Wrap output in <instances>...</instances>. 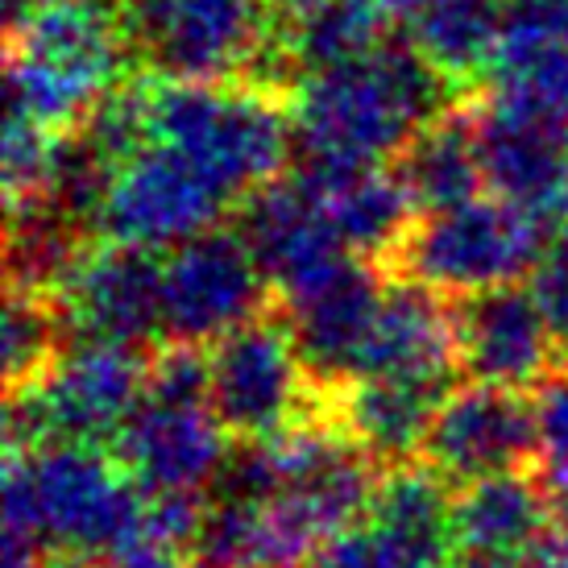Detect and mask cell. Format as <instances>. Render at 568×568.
Here are the masks:
<instances>
[{
  "mask_svg": "<svg viewBox=\"0 0 568 568\" xmlns=\"http://www.w3.org/2000/svg\"><path fill=\"white\" fill-rule=\"evenodd\" d=\"M410 42H382L357 63L303 75L291 92L295 154L307 171H362L403 154V145L457 104Z\"/></svg>",
  "mask_w": 568,
  "mask_h": 568,
  "instance_id": "6da1fadb",
  "label": "cell"
},
{
  "mask_svg": "<svg viewBox=\"0 0 568 568\" xmlns=\"http://www.w3.org/2000/svg\"><path fill=\"white\" fill-rule=\"evenodd\" d=\"M4 523L67 560H112L150 544V498L116 457L88 444H47L4 460Z\"/></svg>",
  "mask_w": 568,
  "mask_h": 568,
  "instance_id": "7a4b0ae2",
  "label": "cell"
},
{
  "mask_svg": "<svg viewBox=\"0 0 568 568\" xmlns=\"http://www.w3.org/2000/svg\"><path fill=\"white\" fill-rule=\"evenodd\" d=\"M283 30L278 0H129L121 17L129 54L166 83H250L274 95L303 80Z\"/></svg>",
  "mask_w": 568,
  "mask_h": 568,
  "instance_id": "3957f363",
  "label": "cell"
},
{
  "mask_svg": "<svg viewBox=\"0 0 568 568\" xmlns=\"http://www.w3.org/2000/svg\"><path fill=\"white\" fill-rule=\"evenodd\" d=\"M125 33L80 0H50L9 26V112L75 133L125 80Z\"/></svg>",
  "mask_w": 568,
  "mask_h": 568,
  "instance_id": "277c9868",
  "label": "cell"
},
{
  "mask_svg": "<svg viewBox=\"0 0 568 568\" xmlns=\"http://www.w3.org/2000/svg\"><path fill=\"white\" fill-rule=\"evenodd\" d=\"M154 138L204 162L241 204L283 179L295 150L291 109L250 83H162L154 88Z\"/></svg>",
  "mask_w": 568,
  "mask_h": 568,
  "instance_id": "5b68a950",
  "label": "cell"
},
{
  "mask_svg": "<svg viewBox=\"0 0 568 568\" xmlns=\"http://www.w3.org/2000/svg\"><path fill=\"white\" fill-rule=\"evenodd\" d=\"M150 362L129 345L75 341L59 353L47 374L4 403V440L9 453H38L47 444H88L100 448L116 440L121 427L142 407Z\"/></svg>",
  "mask_w": 568,
  "mask_h": 568,
  "instance_id": "8992f818",
  "label": "cell"
},
{
  "mask_svg": "<svg viewBox=\"0 0 568 568\" xmlns=\"http://www.w3.org/2000/svg\"><path fill=\"white\" fill-rule=\"evenodd\" d=\"M544 250V224L494 195L427 212L424 221L410 224L390 262L407 283L427 286L444 300H474L531 278Z\"/></svg>",
  "mask_w": 568,
  "mask_h": 568,
  "instance_id": "52a82bcc",
  "label": "cell"
},
{
  "mask_svg": "<svg viewBox=\"0 0 568 568\" xmlns=\"http://www.w3.org/2000/svg\"><path fill=\"white\" fill-rule=\"evenodd\" d=\"M229 207H241V200L204 162L154 138L112 174L100 233L116 245L159 253L212 233Z\"/></svg>",
  "mask_w": 568,
  "mask_h": 568,
  "instance_id": "ba28073f",
  "label": "cell"
},
{
  "mask_svg": "<svg viewBox=\"0 0 568 568\" xmlns=\"http://www.w3.org/2000/svg\"><path fill=\"white\" fill-rule=\"evenodd\" d=\"M207 369L212 410L224 432L241 444L274 440L320 410V403H312L316 382L303 365L286 316H257L245 328L229 332L212 348Z\"/></svg>",
  "mask_w": 568,
  "mask_h": 568,
  "instance_id": "9c48e42d",
  "label": "cell"
},
{
  "mask_svg": "<svg viewBox=\"0 0 568 568\" xmlns=\"http://www.w3.org/2000/svg\"><path fill=\"white\" fill-rule=\"evenodd\" d=\"M270 283L241 233L212 229L162 257V336L171 345H221L266 316Z\"/></svg>",
  "mask_w": 568,
  "mask_h": 568,
  "instance_id": "30bf717a",
  "label": "cell"
},
{
  "mask_svg": "<svg viewBox=\"0 0 568 568\" xmlns=\"http://www.w3.org/2000/svg\"><path fill=\"white\" fill-rule=\"evenodd\" d=\"M237 233L257 257L270 291L278 303H295L312 295L316 286L336 278L348 262H357L345 250V241L332 224L320 191L307 183V174L274 179L270 187L250 195L241 204Z\"/></svg>",
  "mask_w": 568,
  "mask_h": 568,
  "instance_id": "8fae6325",
  "label": "cell"
},
{
  "mask_svg": "<svg viewBox=\"0 0 568 568\" xmlns=\"http://www.w3.org/2000/svg\"><path fill=\"white\" fill-rule=\"evenodd\" d=\"M112 457L145 498H204L212 486H221L233 453L212 403L145 395L112 440Z\"/></svg>",
  "mask_w": 568,
  "mask_h": 568,
  "instance_id": "7c38bea8",
  "label": "cell"
},
{
  "mask_svg": "<svg viewBox=\"0 0 568 568\" xmlns=\"http://www.w3.org/2000/svg\"><path fill=\"white\" fill-rule=\"evenodd\" d=\"M477 154L498 200L531 212L544 229H568V133L560 121L489 92L477 109Z\"/></svg>",
  "mask_w": 568,
  "mask_h": 568,
  "instance_id": "4fadbf2b",
  "label": "cell"
},
{
  "mask_svg": "<svg viewBox=\"0 0 568 568\" xmlns=\"http://www.w3.org/2000/svg\"><path fill=\"white\" fill-rule=\"evenodd\" d=\"M536 403L519 390L474 382L440 403L424 457L448 486H474L481 477L523 469L536 457Z\"/></svg>",
  "mask_w": 568,
  "mask_h": 568,
  "instance_id": "5bb4252c",
  "label": "cell"
},
{
  "mask_svg": "<svg viewBox=\"0 0 568 568\" xmlns=\"http://www.w3.org/2000/svg\"><path fill=\"white\" fill-rule=\"evenodd\" d=\"M460 369L474 382L503 390H539L568 369L565 345L552 332L544 307L523 286H498L457 303Z\"/></svg>",
  "mask_w": 568,
  "mask_h": 568,
  "instance_id": "9a60e30c",
  "label": "cell"
},
{
  "mask_svg": "<svg viewBox=\"0 0 568 568\" xmlns=\"http://www.w3.org/2000/svg\"><path fill=\"white\" fill-rule=\"evenodd\" d=\"M54 307L75 341L142 348L162 332V257L116 241L88 250Z\"/></svg>",
  "mask_w": 568,
  "mask_h": 568,
  "instance_id": "2e32d148",
  "label": "cell"
},
{
  "mask_svg": "<svg viewBox=\"0 0 568 568\" xmlns=\"http://www.w3.org/2000/svg\"><path fill=\"white\" fill-rule=\"evenodd\" d=\"M386 283L369 262H348L336 278L316 286L312 295L286 303L283 316L295 332V345L303 353V365L316 382L320 395L341 390L345 382L357 378L365 341L378 320Z\"/></svg>",
  "mask_w": 568,
  "mask_h": 568,
  "instance_id": "e0dca14e",
  "label": "cell"
},
{
  "mask_svg": "<svg viewBox=\"0 0 568 568\" xmlns=\"http://www.w3.org/2000/svg\"><path fill=\"white\" fill-rule=\"evenodd\" d=\"M460 365L457 307L419 283H390L382 295L378 320L365 341L357 378H403L448 386Z\"/></svg>",
  "mask_w": 568,
  "mask_h": 568,
  "instance_id": "ac0fdd59",
  "label": "cell"
},
{
  "mask_svg": "<svg viewBox=\"0 0 568 568\" xmlns=\"http://www.w3.org/2000/svg\"><path fill=\"white\" fill-rule=\"evenodd\" d=\"M365 527L403 568H448L457 552V498L432 465H398L378 481Z\"/></svg>",
  "mask_w": 568,
  "mask_h": 568,
  "instance_id": "d6986e66",
  "label": "cell"
},
{
  "mask_svg": "<svg viewBox=\"0 0 568 568\" xmlns=\"http://www.w3.org/2000/svg\"><path fill=\"white\" fill-rule=\"evenodd\" d=\"M506 0H386L403 42L424 54L457 92L494 71Z\"/></svg>",
  "mask_w": 568,
  "mask_h": 568,
  "instance_id": "ffe728a7",
  "label": "cell"
},
{
  "mask_svg": "<svg viewBox=\"0 0 568 568\" xmlns=\"http://www.w3.org/2000/svg\"><path fill=\"white\" fill-rule=\"evenodd\" d=\"M444 386L403 378H353L332 398L328 415L345 427L353 444L382 465H407V457L424 453L427 432L444 403Z\"/></svg>",
  "mask_w": 568,
  "mask_h": 568,
  "instance_id": "44dd1931",
  "label": "cell"
},
{
  "mask_svg": "<svg viewBox=\"0 0 568 568\" xmlns=\"http://www.w3.org/2000/svg\"><path fill=\"white\" fill-rule=\"evenodd\" d=\"M556 506L544 477L515 474L481 477L457 494V544L469 556L523 560L552 536Z\"/></svg>",
  "mask_w": 568,
  "mask_h": 568,
  "instance_id": "7402d4cb",
  "label": "cell"
},
{
  "mask_svg": "<svg viewBox=\"0 0 568 568\" xmlns=\"http://www.w3.org/2000/svg\"><path fill=\"white\" fill-rule=\"evenodd\" d=\"M390 171L398 174L415 212L424 216L477 200V187H486L481 154H477V112L453 104L403 145Z\"/></svg>",
  "mask_w": 568,
  "mask_h": 568,
  "instance_id": "603a6c76",
  "label": "cell"
},
{
  "mask_svg": "<svg viewBox=\"0 0 568 568\" xmlns=\"http://www.w3.org/2000/svg\"><path fill=\"white\" fill-rule=\"evenodd\" d=\"M300 174H307V183L320 191V200L353 257H362V262L395 257V250L410 233V216H415V204L395 171H382V166L307 171L300 166Z\"/></svg>",
  "mask_w": 568,
  "mask_h": 568,
  "instance_id": "cb8c5ba5",
  "label": "cell"
},
{
  "mask_svg": "<svg viewBox=\"0 0 568 568\" xmlns=\"http://www.w3.org/2000/svg\"><path fill=\"white\" fill-rule=\"evenodd\" d=\"M88 250V229L50 212L47 204L17 207L9 212V291L54 300Z\"/></svg>",
  "mask_w": 568,
  "mask_h": 568,
  "instance_id": "d4e9b609",
  "label": "cell"
},
{
  "mask_svg": "<svg viewBox=\"0 0 568 568\" xmlns=\"http://www.w3.org/2000/svg\"><path fill=\"white\" fill-rule=\"evenodd\" d=\"M382 21H386V13L374 9V4L332 0V4H320L312 13L286 21V50L300 63L303 75L357 63V59L374 54L386 42L382 38Z\"/></svg>",
  "mask_w": 568,
  "mask_h": 568,
  "instance_id": "484cf974",
  "label": "cell"
},
{
  "mask_svg": "<svg viewBox=\"0 0 568 568\" xmlns=\"http://www.w3.org/2000/svg\"><path fill=\"white\" fill-rule=\"evenodd\" d=\"M67 324L59 316L54 300L30 295V291H9L4 303V324H0V362L9 390H21L47 374L63 353Z\"/></svg>",
  "mask_w": 568,
  "mask_h": 568,
  "instance_id": "4316f807",
  "label": "cell"
},
{
  "mask_svg": "<svg viewBox=\"0 0 568 568\" xmlns=\"http://www.w3.org/2000/svg\"><path fill=\"white\" fill-rule=\"evenodd\" d=\"M112 174H116V166L100 159L80 133H67L54 150V166H50L42 204L67 216L71 224H80V229H92V224L100 229V216H104L112 191Z\"/></svg>",
  "mask_w": 568,
  "mask_h": 568,
  "instance_id": "83f0119b",
  "label": "cell"
},
{
  "mask_svg": "<svg viewBox=\"0 0 568 568\" xmlns=\"http://www.w3.org/2000/svg\"><path fill=\"white\" fill-rule=\"evenodd\" d=\"M75 133L109 166H125L133 154H142L154 142V88L142 80H121L88 112V121Z\"/></svg>",
  "mask_w": 568,
  "mask_h": 568,
  "instance_id": "f1b7e54d",
  "label": "cell"
},
{
  "mask_svg": "<svg viewBox=\"0 0 568 568\" xmlns=\"http://www.w3.org/2000/svg\"><path fill=\"white\" fill-rule=\"evenodd\" d=\"M59 142H63V133H50L47 125H38L30 116L9 112V121H4V145H0V174H4L9 212L42 204V191H47Z\"/></svg>",
  "mask_w": 568,
  "mask_h": 568,
  "instance_id": "f546056e",
  "label": "cell"
},
{
  "mask_svg": "<svg viewBox=\"0 0 568 568\" xmlns=\"http://www.w3.org/2000/svg\"><path fill=\"white\" fill-rule=\"evenodd\" d=\"M536 465L544 486L560 494H568V369H560L548 386L536 390Z\"/></svg>",
  "mask_w": 568,
  "mask_h": 568,
  "instance_id": "4dcf8cb0",
  "label": "cell"
},
{
  "mask_svg": "<svg viewBox=\"0 0 568 568\" xmlns=\"http://www.w3.org/2000/svg\"><path fill=\"white\" fill-rule=\"evenodd\" d=\"M531 295L539 300L544 316L568 353V229L552 233V241H548V250L531 274Z\"/></svg>",
  "mask_w": 568,
  "mask_h": 568,
  "instance_id": "1f68e13d",
  "label": "cell"
},
{
  "mask_svg": "<svg viewBox=\"0 0 568 568\" xmlns=\"http://www.w3.org/2000/svg\"><path fill=\"white\" fill-rule=\"evenodd\" d=\"M307 568H403V565L382 548L378 536L369 527H353L341 539H332L328 548Z\"/></svg>",
  "mask_w": 568,
  "mask_h": 568,
  "instance_id": "d6a6232c",
  "label": "cell"
},
{
  "mask_svg": "<svg viewBox=\"0 0 568 568\" xmlns=\"http://www.w3.org/2000/svg\"><path fill=\"white\" fill-rule=\"evenodd\" d=\"M448 568H527L523 560H503V556H469L465 560H453Z\"/></svg>",
  "mask_w": 568,
  "mask_h": 568,
  "instance_id": "836d02e7",
  "label": "cell"
},
{
  "mask_svg": "<svg viewBox=\"0 0 568 568\" xmlns=\"http://www.w3.org/2000/svg\"><path fill=\"white\" fill-rule=\"evenodd\" d=\"M552 544L565 552L568 560V494L560 498V506H556V519H552Z\"/></svg>",
  "mask_w": 568,
  "mask_h": 568,
  "instance_id": "e575fe53",
  "label": "cell"
},
{
  "mask_svg": "<svg viewBox=\"0 0 568 568\" xmlns=\"http://www.w3.org/2000/svg\"><path fill=\"white\" fill-rule=\"evenodd\" d=\"M283 4V17L291 21V17H303L312 13V9H320V4H332V0H278Z\"/></svg>",
  "mask_w": 568,
  "mask_h": 568,
  "instance_id": "d590c367",
  "label": "cell"
},
{
  "mask_svg": "<svg viewBox=\"0 0 568 568\" xmlns=\"http://www.w3.org/2000/svg\"><path fill=\"white\" fill-rule=\"evenodd\" d=\"M4 4H9V26H13V21H21L26 13H33V9L50 4V0H4Z\"/></svg>",
  "mask_w": 568,
  "mask_h": 568,
  "instance_id": "8d00e7d4",
  "label": "cell"
}]
</instances>
